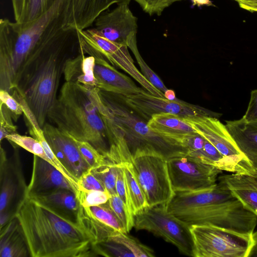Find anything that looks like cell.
Returning a JSON list of instances; mask_svg holds the SVG:
<instances>
[{
    "label": "cell",
    "mask_w": 257,
    "mask_h": 257,
    "mask_svg": "<svg viewBox=\"0 0 257 257\" xmlns=\"http://www.w3.org/2000/svg\"><path fill=\"white\" fill-rule=\"evenodd\" d=\"M15 217L32 257L96 256L95 243L76 220L26 195Z\"/></svg>",
    "instance_id": "cell-1"
},
{
    "label": "cell",
    "mask_w": 257,
    "mask_h": 257,
    "mask_svg": "<svg viewBox=\"0 0 257 257\" xmlns=\"http://www.w3.org/2000/svg\"><path fill=\"white\" fill-rule=\"evenodd\" d=\"M168 210L189 226L211 225L242 233H253L257 216L224 183L196 192H175Z\"/></svg>",
    "instance_id": "cell-2"
},
{
    "label": "cell",
    "mask_w": 257,
    "mask_h": 257,
    "mask_svg": "<svg viewBox=\"0 0 257 257\" xmlns=\"http://www.w3.org/2000/svg\"><path fill=\"white\" fill-rule=\"evenodd\" d=\"M105 109L97 87L65 82L47 118L60 130L89 143L106 158L109 145L102 116Z\"/></svg>",
    "instance_id": "cell-3"
},
{
    "label": "cell",
    "mask_w": 257,
    "mask_h": 257,
    "mask_svg": "<svg viewBox=\"0 0 257 257\" xmlns=\"http://www.w3.org/2000/svg\"><path fill=\"white\" fill-rule=\"evenodd\" d=\"M67 39L35 48L17 76L15 88L23 97L42 128L57 99L65 64L70 58L67 51Z\"/></svg>",
    "instance_id": "cell-4"
},
{
    "label": "cell",
    "mask_w": 257,
    "mask_h": 257,
    "mask_svg": "<svg viewBox=\"0 0 257 257\" xmlns=\"http://www.w3.org/2000/svg\"><path fill=\"white\" fill-rule=\"evenodd\" d=\"M98 93L108 110V117L124 137L132 158L157 155L168 160L187 155L188 149L180 143L153 132L146 120L124 103L120 95L99 89Z\"/></svg>",
    "instance_id": "cell-5"
},
{
    "label": "cell",
    "mask_w": 257,
    "mask_h": 257,
    "mask_svg": "<svg viewBox=\"0 0 257 257\" xmlns=\"http://www.w3.org/2000/svg\"><path fill=\"white\" fill-rule=\"evenodd\" d=\"M194 257H248L253 233H242L211 225L190 226Z\"/></svg>",
    "instance_id": "cell-6"
},
{
    "label": "cell",
    "mask_w": 257,
    "mask_h": 257,
    "mask_svg": "<svg viewBox=\"0 0 257 257\" xmlns=\"http://www.w3.org/2000/svg\"><path fill=\"white\" fill-rule=\"evenodd\" d=\"M75 32L79 50L85 54L104 58L112 65L116 66L131 75L150 93L165 97L164 94L154 87L136 67L126 46L106 39L93 28L77 30Z\"/></svg>",
    "instance_id": "cell-7"
},
{
    "label": "cell",
    "mask_w": 257,
    "mask_h": 257,
    "mask_svg": "<svg viewBox=\"0 0 257 257\" xmlns=\"http://www.w3.org/2000/svg\"><path fill=\"white\" fill-rule=\"evenodd\" d=\"M134 227L146 230L175 245L185 255L194 257L190 226L167 209L166 205L148 207L135 216Z\"/></svg>",
    "instance_id": "cell-8"
},
{
    "label": "cell",
    "mask_w": 257,
    "mask_h": 257,
    "mask_svg": "<svg viewBox=\"0 0 257 257\" xmlns=\"http://www.w3.org/2000/svg\"><path fill=\"white\" fill-rule=\"evenodd\" d=\"M132 164L148 207L167 205L175 194L167 160L157 155H141L133 157Z\"/></svg>",
    "instance_id": "cell-9"
},
{
    "label": "cell",
    "mask_w": 257,
    "mask_h": 257,
    "mask_svg": "<svg viewBox=\"0 0 257 257\" xmlns=\"http://www.w3.org/2000/svg\"><path fill=\"white\" fill-rule=\"evenodd\" d=\"M184 118L226 159L232 168L233 173L248 176L255 173L256 170L240 151L225 125L218 118L202 116Z\"/></svg>",
    "instance_id": "cell-10"
},
{
    "label": "cell",
    "mask_w": 257,
    "mask_h": 257,
    "mask_svg": "<svg viewBox=\"0 0 257 257\" xmlns=\"http://www.w3.org/2000/svg\"><path fill=\"white\" fill-rule=\"evenodd\" d=\"M169 176L175 192H196L208 190L217 183L222 171L188 155L167 160Z\"/></svg>",
    "instance_id": "cell-11"
},
{
    "label": "cell",
    "mask_w": 257,
    "mask_h": 257,
    "mask_svg": "<svg viewBox=\"0 0 257 257\" xmlns=\"http://www.w3.org/2000/svg\"><path fill=\"white\" fill-rule=\"evenodd\" d=\"M9 159L1 147V228L15 217L17 207L26 195L27 186L17 146Z\"/></svg>",
    "instance_id": "cell-12"
},
{
    "label": "cell",
    "mask_w": 257,
    "mask_h": 257,
    "mask_svg": "<svg viewBox=\"0 0 257 257\" xmlns=\"http://www.w3.org/2000/svg\"><path fill=\"white\" fill-rule=\"evenodd\" d=\"M71 0H54L42 15L28 24H20L17 41L22 45L34 49L39 43H50L66 37L61 29L63 19Z\"/></svg>",
    "instance_id": "cell-13"
},
{
    "label": "cell",
    "mask_w": 257,
    "mask_h": 257,
    "mask_svg": "<svg viewBox=\"0 0 257 257\" xmlns=\"http://www.w3.org/2000/svg\"><path fill=\"white\" fill-rule=\"evenodd\" d=\"M121 96L128 107L147 121L153 115L161 113H171L183 117L209 116L218 118L221 115L220 113L179 99L171 100L155 96L147 90L137 94Z\"/></svg>",
    "instance_id": "cell-14"
},
{
    "label": "cell",
    "mask_w": 257,
    "mask_h": 257,
    "mask_svg": "<svg viewBox=\"0 0 257 257\" xmlns=\"http://www.w3.org/2000/svg\"><path fill=\"white\" fill-rule=\"evenodd\" d=\"M93 27L106 39L131 49L137 46V18L128 4L121 3L107 13L98 16Z\"/></svg>",
    "instance_id": "cell-15"
},
{
    "label": "cell",
    "mask_w": 257,
    "mask_h": 257,
    "mask_svg": "<svg viewBox=\"0 0 257 257\" xmlns=\"http://www.w3.org/2000/svg\"><path fill=\"white\" fill-rule=\"evenodd\" d=\"M42 129L55 156L78 181L91 167L82 157L73 138L48 123L46 122Z\"/></svg>",
    "instance_id": "cell-16"
},
{
    "label": "cell",
    "mask_w": 257,
    "mask_h": 257,
    "mask_svg": "<svg viewBox=\"0 0 257 257\" xmlns=\"http://www.w3.org/2000/svg\"><path fill=\"white\" fill-rule=\"evenodd\" d=\"M131 0H71L62 24L65 33L88 29L96 18L113 4L126 3Z\"/></svg>",
    "instance_id": "cell-17"
},
{
    "label": "cell",
    "mask_w": 257,
    "mask_h": 257,
    "mask_svg": "<svg viewBox=\"0 0 257 257\" xmlns=\"http://www.w3.org/2000/svg\"><path fill=\"white\" fill-rule=\"evenodd\" d=\"M58 189H68L74 193L70 183L59 170L34 155L32 173L26 194L35 196Z\"/></svg>",
    "instance_id": "cell-18"
},
{
    "label": "cell",
    "mask_w": 257,
    "mask_h": 257,
    "mask_svg": "<svg viewBox=\"0 0 257 257\" xmlns=\"http://www.w3.org/2000/svg\"><path fill=\"white\" fill-rule=\"evenodd\" d=\"M94 58V74L97 81L96 87L99 89L124 96L146 90L138 87L130 77L119 72L104 58Z\"/></svg>",
    "instance_id": "cell-19"
},
{
    "label": "cell",
    "mask_w": 257,
    "mask_h": 257,
    "mask_svg": "<svg viewBox=\"0 0 257 257\" xmlns=\"http://www.w3.org/2000/svg\"><path fill=\"white\" fill-rule=\"evenodd\" d=\"M17 39L14 22L0 20V89L12 93L15 88L13 70V56Z\"/></svg>",
    "instance_id": "cell-20"
},
{
    "label": "cell",
    "mask_w": 257,
    "mask_h": 257,
    "mask_svg": "<svg viewBox=\"0 0 257 257\" xmlns=\"http://www.w3.org/2000/svg\"><path fill=\"white\" fill-rule=\"evenodd\" d=\"M228 132L240 151L257 171V121H249L243 117L234 120H226Z\"/></svg>",
    "instance_id": "cell-21"
},
{
    "label": "cell",
    "mask_w": 257,
    "mask_h": 257,
    "mask_svg": "<svg viewBox=\"0 0 257 257\" xmlns=\"http://www.w3.org/2000/svg\"><path fill=\"white\" fill-rule=\"evenodd\" d=\"M147 123L156 134L175 141L183 146L186 138L197 133L183 117L171 113L154 114Z\"/></svg>",
    "instance_id": "cell-22"
},
{
    "label": "cell",
    "mask_w": 257,
    "mask_h": 257,
    "mask_svg": "<svg viewBox=\"0 0 257 257\" xmlns=\"http://www.w3.org/2000/svg\"><path fill=\"white\" fill-rule=\"evenodd\" d=\"M95 58L79 50L75 57H70L65 64L63 75L65 82L88 87H96L97 81L94 74Z\"/></svg>",
    "instance_id": "cell-23"
},
{
    "label": "cell",
    "mask_w": 257,
    "mask_h": 257,
    "mask_svg": "<svg viewBox=\"0 0 257 257\" xmlns=\"http://www.w3.org/2000/svg\"><path fill=\"white\" fill-rule=\"evenodd\" d=\"M1 257H25L29 248L18 221L15 217L1 228Z\"/></svg>",
    "instance_id": "cell-24"
},
{
    "label": "cell",
    "mask_w": 257,
    "mask_h": 257,
    "mask_svg": "<svg viewBox=\"0 0 257 257\" xmlns=\"http://www.w3.org/2000/svg\"><path fill=\"white\" fill-rule=\"evenodd\" d=\"M32 196L76 220L80 204L72 191L58 189Z\"/></svg>",
    "instance_id": "cell-25"
},
{
    "label": "cell",
    "mask_w": 257,
    "mask_h": 257,
    "mask_svg": "<svg viewBox=\"0 0 257 257\" xmlns=\"http://www.w3.org/2000/svg\"><path fill=\"white\" fill-rule=\"evenodd\" d=\"M127 193L132 206L133 213L135 216L148 207L146 196L138 181L132 162L121 164Z\"/></svg>",
    "instance_id": "cell-26"
},
{
    "label": "cell",
    "mask_w": 257,
    "mask_h": 257,
    "mask_svg": "<svg viewBox=\"0 0 257 257\" xmlns=\"http://www.w3.org/2000/svg\"><path fill=\"white\" fill-rule=\"evenodd\" d=\"M118 164L109 160L95 167L91 168L92 173L103 184L106 191L111 195L116 194V181Z\"/></svg>",
    "instance_id": "cell-27"
},
{
    "label": "cell",
    "mask_w": 257,
    "mask_h": 257,
    "mask_svg": "<svg viewBox=\"0 0 257 257\" xmlns=\"http://www.w3.org/2000/svg\"><path fill=\"white\" fill-rule=\"evenodd\" d=\"M107 241H111L124 246L135 257L154 256V251L148 246L141 243L137 239L128 235L127 233L116 231Z\"/></svg>",
    "instance_id": "cell-28"
},
{
    "label": "cell",
    "mask_w": 257,
    "mask_h": 257,
    "mask_svg": "<svg viewBox=\"0 0 257 257\" xmlns=\"http://www.w3.org/2000/svg\"><path fill=\"white\" fill-rule=\"evenodd\" d=\"M107 203L122 224L126 233L134 227L135 216L127 209L117 194L111 195Z\"/></svg>",
    "instance_id": "cell-29"
},
{
    "label": "cell",
    "mask_w": 257,
    "mask_h": 257,
    "mask_svg": "<svg viewBox=\"0 0 257 257\" xmlns=\"http://www.w3.org/2000/svg\"><path fill=\"white\" fill-rule=\"evenodd\" d=\"M6 139L12 143L13 146H19L49 162L42 145L36 139L16 133L7 136Z\"/></svg>",
    "instance_id": "cell-30"
},
{
    "label": "cell",
    "mask_w": 257,
    "mask_h": 257,
    "mask_svg": "<svg viewBox=\"0 0 257 257\" xmlns=\"http://www.w3.org/2000/svg\"><path fill=\"white\" fill-rule=\"evenodd\" d=\"M88 208L92 215L99 221L116 231L126 233L107 202L101 205L93 206Z\"/></svg>",
    "instance_id": "cell-31"
},
{
    "label": "cell",
    "mask_w": 257,
    "mask_h": 257,
    "mask_svg": "<svg viewBox=\"0 0 257 257\" xmlns=\"http://www.w3.org/2000/svg\"><path fill=\"white\" fill-rule=\"evenodd\" d=\"M73 138L82 157L91 168L96 167L106 162L107 158L89 143Z\"/></svg>",
    "instance_id": "cell-32"
},
{
    "label": "cell",
    "mask_w": 257,
    "mask_h": 257,
    "mask_svg": "<svg viewBox=\"0 0 257 257\" xmlns=\"http://www.w3.org/2000/svg\"><path fill=\"white\" fill-rule=\"evenodd\" d=\"M110 195L106 191L79 190L76 197L80 205L89 207L106 203Z\"/></svg>",
    "instance_id": "cell-33"
},
{
    "label": "cell",
    "mask_w": 257,
    "mask_h": 257,
    "mask_svg": "<svg viewBox=\"0 0 257 257\" xmlns=\"http://www.w3.org/2000/svg\"><path fill=\"white\" fill-rule=\"evenodd\" d=\"M134 55L136 59L144 77L157 89L164 94L168 90L163 81L159 76L150 68L142 58L138 47L131 50Z\"/></svg>",
    "instance_id": "cell-34"
},
{
    "label": "cell",
    "mask_w": 257,
    "mask_h": 257,
    "mask_svg": "<svg viewBox=\"0 0 257 257\" xmlns=\"http://www.w3.org/2000/svg\"><path fill=\"white\" fill-rule=\"evenodd\" d=\"M53 1L28 0L24 21L20 24H28L35 21L49 9Z\"/></svg>",
    "instance_id": "cell-35"
},
{
    "label": "cell",
    "mask_w": 257,
    "mask_h": 257,
    "mask_svg": "<svg viewBox=\"0 0 257 257\" xmlns=\"http://www.w3.org/2000/svg\"><path fill=\"white\" fill-rule=\"evenodd\" d=\"M150 16H161L164 10L173 3L183 0H135Z\"/></svg>",
    "instance_id": "cell-36"
},
{
    "label": "cell",
    "mask_w": 257,
    "mask_h": 257,
    "mask_svg": "<svg viewBox=\"0 0 257 257\" xmlns=\"http://www.w3.org/2000/svg\"><path fill=\"white\" fill-rule=\"evenodd\" d=\"M243 205L257 216V190L247 189H230Z\"/></svg>",
    "instance_id": "cell-37"
},
{
    "label": "cell",
    "mask_w": 257,
    "mask_h": 257,
    "mask_svg": "<svg viewBox=\"0 0 257 257\" xmlns=\"http://www.w3.org/2000/svg\"><path fill=\"white\" fill-rule=\"evenodd\" d=\"M12 118L9 109L4 104L0 103L1 142L7 136L17 133V126L13 124Z\"/></svg>",
    "instance_id": "cell-38"
},
{
    "label": "cell",
    "mask_w": 257,
    "mask_h": 257,
    "mask_svg": "<svg viewBox=\"0 0 257 257\" xmlns=\"http://www.w3.org/2000/svg\"><path fill=\"white\" fill-rule=\"evenodd\" d=\"M78 184L79 190L106 191L102 183L92 173L90 169L81 175L78 180Z\"/></svg>",
    "instance_id": "cell-39"
},
{
    "label": "cell",
    "mask_w": 257,
    "mask_h": 257,
    "mask_svg": "<svg viewBox=\"0 0 257 257\" xmlns=\"http://www.w3.org/2000/svg\"><path fill=\"white\" fill-rule=\"evenodd\" d=\"M0 100L1 103L5 105L9 109L15 121L23 113L21 103L8 91L0 89Z\"/></svg>",
    "instance_id": "cell-40"
},
{
    "label": "cell",
    "mask_w": 257,
    "mask_h": 257,
    "mask_svg": "<svg viewBox=\"0 0 257 257\" xmlns=\"http://www.w3.org/2000/svg\"><path fill=\"white\" fill-rule=\"evenodd\" d=\"M116 191L117 195L123 202L130 212L134 215L127 193L124 172L121 164H118V166L117 175L116 181Z\"/></svg>",
    "instance_id": "cell-41"
},
{
    "label": "cell",
    "mask_w": 257,
    "mask_h": 257,
    "mask_svg": "<svg viewBox=\"0 0 257 257\" xmlns=\"http://www.w3.org/2000/svg\"><path fill=\"white\" fill-rule=\"evenodd\" d=\"M242 117L249 121H257V89L251 91L247 108Z\"/></svg>",
    "instance_id": "cell-42"
},
{
    "label": "cell",
    "mask_w": 257,
    "mask_h": 257,
    "mask_svg": "<svg viewBox=\"0 0 257 257\" xmlns=\"http://www.w3.org/2000/svg\"><path fill=\"white\" fill-rule=\"evenodd\" d=\"M15 22L22 24L25 15L28 0H11Z\"/></svg>",
    "instance_id": "cell-43"
},
{
    "label": "cell",
    "mask_w": 257,
    "mask_h": 257,
    "mask_svg": "<svg viewBox=\"0 0 257 257\" xmlns=\"http://www.w3.org/2000/svg\"><path fill=\"white\" fill-rule=\"evenodd\" d=\"M194 6H212L210 0H191Z\"/></svg>",
    "instance_id": "cell-44"
},
{
    "label": "cell",
    "mask_w": 257,
    "mask_h": 257,
    "mask_svg": "<svg viewBox=\"0 0 257 257\" xmlns=\"http://www.w3.org/2000/svg\"><path fill=\"white\" fill-rule=\"evenodd\" d=\"M164 95L166 98L169 100H174L178 99L176 97L175 92L171 89H168V90L165 92Z\"/></svg>",
    "instance_id": "cell-45"
},
{
    "label": "cell",
    "mask_w": 257,
    "mask_h": 257,
    "mask_svg": "<svg viewBox=\"0 0 257 257\" xmlns=\"http://www.w3.org/2000/svg\"><path fill=\"white\" fill-rule=\"evenodd\" d=\"M257 256V244H254L251 249L248 257Z\"/></svg>",
    "instance_id": "cell-46"
},
{
    "label": "cell",
    "mask_w": 257,
    "mask_h": 257,
    "mask_svg": "<svg viewBox=\"0 0 257 257\" xmlns=\"http://www.w3.org/2000/svg\"><path fill=\"white\" fill-rule=\"evenodd\" d=\"M253 238L254 241V244H257V231L253 232Z\"/></svg>",
    "instance_id": "cell-47"
},
{
    "label": "cell",
    "mask_w": 257,
    "mask_h": 257,
    "mask_svg": "<svg viewBox=\"0 0 257 257\" xmlns=\"http://www.w3.org/2000/svg\"><path fill=\"white\" fill-rule=\"evenodd\" d=\"M256 12H257V11H256Z\"/></svg>",
    "instance_id": "cell-48"
}]
</instances>
